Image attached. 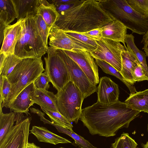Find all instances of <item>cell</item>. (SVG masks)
Instances as JSON below:
<instances>
[{"label":"cell","instance_id":"cell-42","mask_svg":"<svg viewBox=\"0 0 148 148\" xmlns=\"http://www.w3.org/2000/svg\"><path fill=\"white\" fill-rule=\"evenodd\" d=\"M6 56L3 53L0 54V72L3 68Z\"/></svg>","mask_w":148,"mask_h":148},{"label":"cell","instance_id":"cell-27","mask_svg":"<svg viewBox=\"0 0 148 148\" xmlns=\"http://www.w3.org/2000/svg\"><path fill=\"white\" fill-rule=\"evenodd\" d=\"M95 60L97 65L101 68L104 72L114 76L122 81L128 88L130 94H132L137 92L135 87L126 82L121 73L111 65L103 61L98 59Z\"/></svg>","mask_w":148,"mask_h":148},{"label":"cell","instance_id":"cell-29","mask_svg":"<svg viewBox=\"0 0 148 148\" xmlns=\"http://www.w3.org/2000/svg\"><path fill=\"white\" fill-rule=\"evenodd\" d=\"M40 107L42 110L49 116L52 122L73 131V126L71 122L59 112L50 110L42 107Z\"/></svg>","mask_w":148,"mask_h":148},{"label":"cell","instance_id":"cell-35","mask_svg":"<svg viewBox=\"0 0 148 148\" xmlns=\"http://www.w3.org/2000/svg\"><path fill=\"white\" fill-rule=\"evenodd\" d=\"M3 84L0 99L2 100V107H6L8 98L10 91L11 85L6 77H3Z\"/></svg>","mask_w":148,"mask_h":148},{"label":"cell","instance_id":"cell-6","mask_svg":"<svg viewBox=\"0 0 148 148\" xmlns=\"http://www.w3.org/2000/svg\"><path fill=\"white\" fill-rule=\"evenodd\" d=\"M56 95L58 112L71 123H77L84 99L79 88L70 81Z\"/></svg>","mask_w":148,"mask_h":148},{"label":"cell","instance_id":"cell-26","mask_svg":"<svg viewBox=\"0 0 148 148\" xmlns=\"http://www.w3.org/2000/svg\"><path fill=\"white\" fill-rule=\"evenodd\" d=\"M134 38L132 34H127L125 39V42L127 44L128 49L135 56L140 65L148 75V67L146 60V55L136 46Z\"/></svg>","mask_w":148,"mask_h":148},{"label":"cell","instance_id":"cell-7","mask_svg":"<svg viewBox=\"0 0 148 148\" xmlns=\"http://www.w3.org/2000/svg\"><path fill=\"white\" fill-rule=\"evenodd\" d=\"M45 57V72L47 73L50 82L58 92L62 90L71 81L67 68L56 49L48 47Z\"/></svg>","mask_w":148,"mask_h":148},{"label":"cell","instance_id":"cell-25","mask_svg":"<svg viewBox=\"0 0 148 148\" xmlns=\"http://www.w3.org/2000/svg\"><path fill=\"white\" fill-rule=\"evenodd\" d=\"M2 108V105L0 104V142L14 126L16 114L14 112L3 113Z\"/></svg>","mask_w":148,"mask_h":148},{"label":"cell","instance_id":"cell-28","mask_svg":"<svg viewBox=\"0 0 148 148\" xmlns=\"http://www.w3.org/2000/svg\"><path fill=\"white\" fill-rule=\"evenodd\" d=\"M51 125L55 127L59 132L64 134L72 138L74 140L75 144L80 148H97L73 131H71L53 122Z\"/></svg>","mask_w":148,"mask_h":148},{"label":"cell","instance_id":"cell-1","mask_svg":"<svg viewBox=\"0 0 148 148\" xmlns=\"http://www.w3.org/2000/svg\"><path fill=\"white\" fill-rule=\"evenodd\" d=\"M140 113L119 100L109 105L97 102L82 109L79 119L91 135L109 137L115 136L120 129L128 128Z\"/></svg>","mask_w":148,"mask_h":148},{"label":"cell","instance_id":"cell-45","mask_svg":"<svg viewBox=\"0 0 148 148\" xmlns=\"http://www.w3.org/2000/svg\"><path fill=\"white\" fill-rule=\"evenodd\" d=\"M147 130L148 132V124H147Z\"/></svg>","mask_w":148,"mask_h":148},{"label":"cell","instance_id":"cell-46","mask_svg":"<svg viewBox=\"0 0 148 148\" xmlns=\"http://www.w3.org/2000/svg\"><path fill=\"white\" fill-rule=\"evenodd\" d=\"M64 148L61 147H59V148Z\"/></svg>","mask_w":148,"mask_h":148},{"label":"cell","instance_id":"cell-36","mask_svg":"<svg viewBox=\"0 0 148 148\" xmlns=\"http://www.w3.org/2000/svg\"><path fill=\"white\" fill-rule=\"evenodd\" d=\"M134 82L148 81V75L140 64L138 65L135 68L133 73Z\"/></svg>","mask_w":148,"mask_h":148},{"label":"cell","instance_id":"cell-31","mask_svg":"<svg viewBox=\"0 0 148 148\" xmlns=\"http://www.w3.org/2000/svg\"><path fill=\"white\" fill-rule=\"evenodd\" d=\"M22 60L18 58L14 54L7 56L3 68L0 72V76L7 77L12 72L16 66Z\"/></svg>","mask_w":148,"mask_h":148},{"label":"cell","instance_id":"cell-15","mask_svg":"<svg viewBox=\"0 0 148 148\" xmlns=\"http://www.w3.org/2000/svg\"><path fill=\"white\" fill-rule=\"evenodd\" d=\"M34 82L22 90L10 105L11 112L24 113L27 116L29 108L34 104L32 97L35 89Z\"/></svg>","mask_w":148,"mask_h":148},{"label":"cell","instance_id":"cell-10","mask_svg":"<svg viewBox=\"0 0 148 148\" xmlns=\"http://www.w3.org/2000/svg\"><path fill=\"white\" fill-rule=\"evenodd\" d=\"M56 50L67 68L71 81L79 88L84 99L96 92L97 86L93 85L90 82L78 65L63 50L60 49Z\"/></svg>","mask_w":148,"mask_h":148},{"label":"cell","instance_id":"cell-23","mask_svg":"<svg viewBox=\"0 0 148 148\" xmlns=\"http://www.w3.org/2000/svg\"><path fill=\"white\" fill-rule=\"evenodd\" d=\"M17 18L12 0H0V22L6 26Z\"/></svg>","mask_w":148,"mask_h":148},{"label":"cell","instance_id":"cell-2","mask_svg":"<svg viewBox=\"0 0 148 148\" xmlns=\"http://www.w3.org/2000/svg\"><path fill=\"white\" fill-rule=\"evenodd\" d=\"M59 14L55 25L64 32L79 34L102 27L114 18L102 9L96 0H82L79 4Z\"/></svg>","mask_w":148,"mask_h":148},{"label":"cell","instance_id":"cell-37","mask_svg":"<svg viewBox=\"0 0 148 148\" xmlns=\"http://www.w3.org/2000/svg\"><path fill=\"white\" fill-rule=\"evenodd\" d=\"M102 28L101 27L80 34H83L93 40H99L102 38Z\"/></svg>","mask_w":148,"mask_h":148},{"label":"cell","instance_id":"cell-11","mask_svg":"<svg viewBox=\"0 0 148 148\" xmlns=\"http://www.w3.org/2000/svg\"><path fill=\"white\" fill-rule=\"evenodd\" d=\"M62 50L78 65L93 85L96 86L99 83L97 65L90 53L80 50L74 52Z\"/></svg>","mask_w":148,"mask_h":148},{"label":"cell","instance_id":"cell-16","mask_svg":"<svg viewBox=\"0 0 148 148\" xmlns=\"http://www.w3.org/2000/svg\"><path fill=\"white\" fill-rule=\"evenodd\" d=\"M102 38L121 42L126 47L125 39L127 28L121 22L114 18L112 21L101 27Z\"/></svg>","mask_w":148,"mask_h":148},{"label":"cell","instance_id":"cell-12","mask_svg":"<svg viewBox=\"0 0 148 148\" xmlns=\"http://www.w3.org/2000/svg\"><path fill=\"white\" fill-rule=\"evenodd\" d=\"M48 38L49 47L56 50L73 52L79 50L86 51L75 43L64 32L55 25L50 29Z\"/></svg>","mask_w":148,"mask_h":148},{"label":"cell","instance_id":"cell-41","mask_svg":"<svg viewBox=\"0 0 148 148\" xmlns=\"http://www.w3.org/2000/svg\"><path fill=\"white\" fill-rule=\"evenodd\" d=\"M3 23L0 22V44L2 43L4 37V31L7 26Z\"/></svg>","mask_w":148,"mask_h":148},{"label":"cell","instance_id":"cell-18","mask_svg":"<svg viewBox=\"0 0 148 148\" xmlns=\"http://www.w3.org/2000/svg\"><path fill=\"white\" fill-rule=\"evenodd\" d=\"M32 99L34 103L39 105L40 107L58 112L56 104V97L52 92L35 87Z\"/></svg>","mask_w":148,"mask_h":148},{"label":"cell","instance_id":"cell-44","mask_svg":"<svg viewBox=\"0 0 148 148\" xmlns=\"http://www.w3.org/2000/svg\"><path fill=\"white\" fill-rule=\"evenodd\" d=\"M143 148H148V141L144 145Z\"/></svg>","mask_w":148,"mask_h":148},{"label":"cell","instance_id":"cell-24","mask_svg":"<svg viewBox=\"0 0 148 148\" xmlns=\"http://www.w3.org/2000/svg\"><path fill=\"white\" fill-rule=\"evenodd\" d=\"M77 45L91 53L97 48L96 40L82 34L71 32H65Z\"/></svg>","mask_w":148,"mask_h":148},{"label":"cell","instance_id":"cell-19","mask_svg":"<svg viewBox=\"0 0 148 148\" xmlns=\"http://www.w3.org/2000/svg\"><path fill=\"white\" fill-rule=\"evenodd\" d=\"M29 131L39 142L55 145L71 143L68 140L52 133L44 127L34 126Z\"/></svg>","mask_w":148,"mask_h":148},{"label":"cell","instance_id":"cell-13","mask_svg":"<svg viewBox=\"0 0 148 148\" xmlns=\"http://www.w3.org/2000/svg\"><path fill=\"white\" fill-rule=\"evenodd\" d=\"M97 102L109 105L119 101V90L118 85L107 77H101L97 87Z\"/></svg>","mask_w":148,"mask_h":148},{"label":"cell","instance_id":"cell-38","mask_svg":"<svg viewBox=\"0 0 148 148\" xmlns=\"http://www.w3.org/2000/svg\"><path fill=\"white\" fill-rule=\"evenodd\" d=\"M82 0H75L72 2L63 4L54 5L57 12L59 13L66 11L81 3Z\"/></svg>","mask_w":148,"mask_h":148},{"label":"cell","instance_id":"cell-21","mask_svg":"<svg viewBox=\"0 0 148 148\" xmlns=\"http://www.w3.org/2000/svg\"><path fill=\"white\" fill-rule=\"evenodd\" d=\"M37 14L42 16L50 30L59 16L55 5L46 0H38Z\"/></svg>","mask_w":148,"mask_h":148},{"label":"cell","instance_id":"cell-9","mask_svg":"<svg viewBox=\"0 0 148 148\" xmlns=\"http://www.w3.org/2000/svg\"><path fill=\"white\" fill-rule=\"evenodd\" d=\"M97 49L90 53L95 59L103 61L120 72L122 64L121 53L125 47L120 42L104 38L96 40Z\"/></svg>","mask_w":148,"mask_h":148},{"label":"cell","instance_id":"cell-22","mask_svg":"<svg viewBox=\"0 0 148 148\" xmlns=\"http://www.w3.org/2000/svg\"><path fill=\"white\" fill-rule=\"evenodd\" d=\"M12 0L17 14V20L37 14L38 0Z\"/></svg>","mask_w":148,"mask_h":148},{"label":"cell","instance_id":"cell-14","mask_svg":"<svg viewBox=\"0 0 148 148\" xmlns=\"http://www.w3.org/2000/svg\"><path fill=\"white\" fill-rule=\"evenodd\" d=\"M22 19L17 20L14 24L7 26L4 31V37L0 54L6 56L14 54L15 48L21 35Z\"/></svg>","mask_w":148,"mask_h":148},{"label":"cell","instance_id":"cell-8","mask_svg":"<svg viewBox=\"0 0 148 148\" xmlns=\"http://www.w3.org/2000/svg\"><path fill=\"white\" fill-rule=\"evenodd\" d=\"M31 118L16 113V123L0 142V148H27Z\"/></svg>","mask_w":148,"mask_h":148},{"label":"cell","instance_id":"cell-30","mask_svg":"<svg viewBox=\"0 0 148 148\" xmlns=\"http://www.w3.org/2000/svg\"><path fill=\"white\" fill-rule=\"evenodd\" d=\"M138 144L127 133H123L111 145V148H137Z\"/></svg>","mask_w":148,"mask_h":148},{"label":"cell","instance_id":"cell-34","mask_svg":"<svg viewBox=\"0 0 148 148\" xmlns=\"http://www.w3.org/2000/svg\"><path fill=\"white\" fill-rule=\"evenodd\" d=\"M49 77L45 72L42 73L34 82L35 87L38 89L47 90L50 87Z\"/></svg>","mask_w":148,"mask_h":148},{"label":"cell","instance_id":"cell-4","mask_svg":"<svg viewBox=\"0 0 148 148\" xmlns=\"http://www.w3.org/2000/svg\"><path fill=\"white\" fill-rule=\"evenodd\" d=\"M45 70L41 58L24 59L6 77L11 85L6 108L17 95L27 86L33 83Z\"/></svg>","mask_w":148,"mask_h":148},{"label":"cell","instance_id":"cell-33","mask_svg":"<svg viewBox=\"0 0 148 148\" xmlns=\"http://www.w3.org/2000/svg\"><path fill=\"white\" fill-rule=\"evenodd\" d=\"M129 5L138 12L148 17V0H126Z\"/></svg>","mask_w":148,"mask_h":148},{"label":"cell","instance_id":"cell-39","mask_svg":"<svg viewBox=\"0 0 148 148\" xmlns=\"http://www.w3.org/2000/svg\"><path fill=\"white\" fill-rule=\"evenodd\" d=\"M30 110L31 112L34 114H36L40 117L41 121L43 122L44 124L47 123L51 125L53 123L52 122H51L47 119H46L45 117V113L38 109L34 108H30Z\"/></svg>","mask_w":148,"mask_h":148},{"label":"cell","instance_id":"cell-20","mask_svg":"<svg viewBox=\"0 0 148 148\" xmlns=\"http://www.w3.org/2000/svg\"><path fill=\"white\" fill-rule=\"evenodd\" d=\"M124 102L129 108L148 113V89L130 94Z\"/></svg>","mask_w":148,"mask_h":148},{"label":"cell","instance_id":"cell-40","mask_svg":"<svg viewBox=\"0 0 148 148\" xmlns=\"http://www.w3.org/2000/svg\"><path fill=\"white\" fill-rule=\"evenodd\" d=\"M141 43L144 45L143 49L146 56L148 57V29L146 33L143 35Z\"/></svg>","mask_w":148,"mask_h":148},{"label":"cell","instance_id":"cell-5","mask_svg":"<svg viewBox=\"0 0 148 148\" xmlns=\"http://www.w3.org/2000/svg\"><path fill=\"white\" fill-rule=\"evenodd\" d=\"M20 38L16 46L14 54L23 59L42 58L47 53L45 45L39 33L34 15L27 16L23 19Z\"/></svg>","mask_w":148,"mask_h":148},{"label":"cell","instance_id":"cell-43","mask_svg":"<svg viewBox=\"0 0 148 148\" xmlns=\"http://www.w3.org/2000/svg\"><path fill=\"white\" fill-rule=\"evenodd\" d=\"M27 148H40L33 143H28Z\"/></svg>","mask_w":148,"mask_h":148},{"label":"cell","instance_id":"cell-17","mask_svg":"<svg viewBox=\"0 0 148 148\" xmlns=\"http://www.w3.org/2000/svg\"><path fill=\"white\" fill-rule=\"evenodd\" d=\"M125 47V49L121 53L122 68L120 73L126 82L133 85L135 83L133 79L134 71L140 64L133 54L126 47Z\"/></svg>","mask_w":148,"mask_h":148},{"label":"cell","instance_id":"cell-3","mask_svg":"<svg viewBox=\"0 0 148 148\" xmlns=\"http://www.w3.org/2000/svg\"><path fill=\"white\" fill-rule=\"evenodd\" d=\"M106 13L122 23L133 33L145 34L148 29V17L136 11L126 0H97Z\"/></svg>","mask_w":148,"mask_h":148},{"label":"cell","instance_id":"cell-32","mask_svg":"<svg viewBox=\"0 0 148 148\" xmlns=\"http://www.w3.org/2000/svg\"><path fill=\"white\" fill-rule=\"evenodd\" d=\"M34 17L39 33L45 45L48 48V39L50 30L41 15L37 14Z\"/></svg>","mask_w":148,"mask_h":148}]
</instances>
